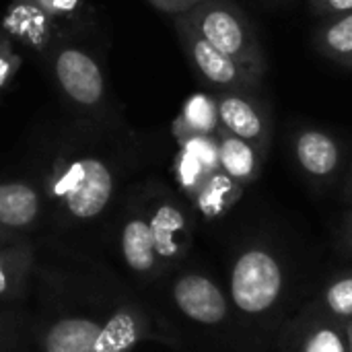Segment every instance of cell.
Returning <instances> with one entry per match:
<instances>
[{
    "mask_svg": "<svg viewBox=\"0 0 352 352\" xmlns=\"http://www.w3.org/2000/svg\"><path fill=\"white\" fill-rule=\"evenodd\" d=\"M285 293V266L278 254L252 243L233 258L229 272V301L243 318H264L276 309Z\"/></svg>",
    "mask_w": 352,
    "mask_h": 352,
    "instance_id": "cell-1",
    "label": "cell"
},
{
    "mask_svg": "<svg viewBox=\"0 0 352 352\" xmlns=\"http://www.w3.org/2000/svg\"><path fill=\"white\" fill-rule=\"evenodd\" d=\"M184 19L214 47L258 74H266L268 60L256 27L233 0H206L184 12Z\"/></svg>",
    "mask_w": 352,
    "mask_h": 352,
    "instance_id": "cell-2",
    "label": "cell"
},
{
    "mask_svg": "<svg viewBox=\"0 0 352 352\" xmlns=\"http://www.w3.org/2000/svg\"><path fill=\"white\" fill-rule=\"evenodd\" d=\"M116 190L111 167L93 155L66 159L54 167L50 196L76 221L97 219L109 204Z\"/></svg>",
    "mask_w": 352,
    "mask_h": 352,
    "instance_id": "cell-3",
    "label": "cell"
},
{
    "mask_svg": "<svg viewBox=\"0 0 352 352\" xmlns=\"http://www.w3.org/2000/svg\"><path fill=\"white\" fill-rule=\"evenodd\" d=\"M173 25L192 68L200 74L202 80L212 85L217 91H258L262 87V74L239 64L237 60L214 47L210 41H206L184 19V14H175Z\"/></svg>",
    "mask_w": 352,
    "mask_h": 352,
    "instance_id": "cell-4",
    "label": "cell"
},
{
    "mask_svg": "<svg viewBox=\"0 0 352 352\" xmlns=\"http://www.w3.org/2000/svg\"><path fill=\"white\" fill-rule=\"evenodd\" d=\"M50 68L62 95L85 111H99L107 101V87L97 58L76 45H58L50 54Z\"/></svg>",
    "mask_w": 352,
    "mask_h": 352,
    "instance_id": "cell-5",
    "label": "cell"
},
{
    "mask_svg": "<svg viewBox=\"0 0 352 352\" xmlns=\"http://www.w3.org/2000/svg\"><path fill=\"white\" fill-rule=\"evenodd\" d=\"M221 128L268 153L272 142V118L256 91H217Z\"/></svg>",
    "mask_w": 352,
    "mask_h": 352,
    "instance_id": "cell-6",
    "label": "cell"
},
{
    "mask_svg": "<svg viewBox=\"0 0 352 352\" xmlns=\"http://www.w3.org/2000/svg\"><path fill=\"white\" fill-rule=\"evenodd\" d=\"M171 297L179 314L200 326L219 328L229 318V295L206 274L186 272L177 276L171 287Z\"/></svg>",
    "mask_w": 352,
    "mask_h": 352,
    "instance_id": "cell-7",
    "label": "cell"
},
{
    "mask_svg": "<svg viewBox=\"0 0 352 352\" xmlns=\"http://www.w3.org/2000/svg\"><path fill=\"white\" fill-rule=\"evenodd\" d=\"M342 144L322 128H301L293 136V157L316 184L330 182L342 167Z\"/></svg>",
    "mask_w": 352,
    "mask_h": 352,
    "instance_id": "cell-8",
    "label": "cell"
},
{
    "mask_svg": "<svg viewBox=\"0 0 352 352\" xmlns=\"http://www.w3.org/2000/svg\"><path fill=\"white\" fill-rule=\"evenodd\" d=\"M146 221L153 231L161 266L173 264L188 254L192 245V225L177 202L169 198L159 200L146 214Z\"/></svg>",
    "mask_w": 352,
    "mask_h": 352,
    "instance_id": "cell-9",
    "label": "cell"
},
{
    "mask_svg": "<svg viewBox=\"0 0 352 352\" xmlns=\"http://www.w3.org/2000/svg\"><path fill=\"white\" fill-rule=\"evenodd\" d=\"M0 29L12 41H21L45 54H52L60 39L58 23L33 0H12Z\"/></svg>",
    "mask_w": 352,
    "mask_h": 352,
    "instance_id": "cell-10",
    "label": "cell"
},
{
    "mask_svg": "<svg viewBox=\"0 0 352 352\" xmlns=\"http://www.w3.org/2000/svg\"><path fill=\"white\" fill-rule=\"evenodd\" d=\"M295 352H352V332L349 322L336 320L318 305L307 320H301Z\"/></svg>",
    "mask_w": 352,
    "mask_h": 352,
    "instance_id": "cell-11",
    "label": "cell"
},
{
    "mask_svg": "<svg viewBox=\"0 0 352 352\" xmlns=\"http://www.w3.org/2000/svg\"><path fill=\"white\" fill-rule=\"evenodd\" d=\"M214 138H217V146H219L221 171H225L229 177H233L243 188L254 184L264 169V161H266L268 153L262 151L260 146L231 134L225 128H219L214 132Z\"/></svg>",
    "mask_w": 352,
    "mask_h": 352,
    "instance_id": "cell-12",
    "label": "cell"
},
{
    "mask_svg": "<svg viewBox=\"0 0 352 352\" xmlns=\"http://www.w3.org/2000/svg\"><path fill=\"white\" fill-rule=\"evenodd\" d=\"M120 248L128 268L142 276H153L161 270V260L157 256L155 239L146 214L130 217L120 235Z\"/></svg>",
    "mask_w": 352,
    "mask_h": 352,
    "instance_id": "cell-13",
    "label": "cell"
},
{
    "mask_svg": "<svg viewBox=\"0 0 352 352\" xmlns=\"http://www.w3.org/2000/svg\"><path fill=\"white\" fill-rule=\"evenodd\" d=\"M101 324L89 318H64L56 322L45 338V352H97Z\"/></svg>",
    "mask_w": 352,
    "mask_h": 352,
    "instance_id": "cell-14",
    "label": "cell"
},
{
    "mask_svg": "<svg viewBox=\"0 0 352 352\" xmlns=\"http://www.w3.org/2000/svg\"><path fill=\"white\" fill-rule=\"evenodd\" d=\"M41 210L39 192L27 182L0 184V225L23 229L35 223Z\"/></svg>",
    "mask_w": 352,
    "mask_h": 352,
    "instance_id": "cell-15",
    "label": "cell"
},
{
    "mask_svg": "<svg viewBox=\"0 0 352 352\" xmlns=\"http://www.w3.org/2000/svg\"><path fill=\"white\" fill-rule=\"evenodd\" d=\"M221 128L219 111L212 95L196 93L192 95L184 107L177 120L173 122V132L177 140L190 138V136H214V132Z\"/></svg>",
    "mask_w": 352,
    "mask_h": 352,
    "instance_id": "cell-16",
    "label": "cell"
},
{
    "mask_svg": "<svg viewBox=\"0 0 352 352\" xmlns=\"http://www.w3.org/2000/svg\"><path fill=\"white\" fill-rule=\"evenodd\" d=\"M314 43L322 56L352 68V12L324 19L314 33Z\"/></svg>",
    "mask_w": 352,
    "mask_h": 352,
    "instance_id": "cell-17",
    "label": "cell"
},
{
    "mask_svg": "<svg viewBox=\"0 0 352 352\" xmlns=\"http://www.w3.org/2000/svg\"><path fill=\"white\" fill-rule=\"evenodd\" d=\"M241 194H243V186H239L225 171L217 169L204 179V184L198 188L194 198L204 214L219 217L225 210H229L241 198Z\"/></svg>",
    "mask_w": 352,
    "mask_h": 352,
    "instance_id": "cell-18",
    "label": "cell"
},
{
    "mask_svg": "<svg viewBox=\"0 0 352 352\" xmlns=\"http://www.w3.org/2000/svg\"><path fill=\"white\" fill-rule=\"evenodd\" d=\"M318 307L326 311L328 316L351 322L352 320V270L334 276L326 291L322 293V299L318 301Z\"/></svg>",
    "mask_w": 352,
    "mask_h": 352,
    "instance_id": "cell-19",
    "label": "cell"
},
{
    "mask_svg": "<svg viewBox=\"0 0 352 352\" xmlns=\"http://www.w3.org/2000/svg\"><path fill=\"white\" fill-rule=\"evenodd\" d=\"M19 66H21V56L14 52L12 39L4 31H0V93L10 85Z\"/></svg>",
    "mask_w": 352,
    "mask_h": 352,
    "instance_id": "cell-20",
    "label": "cell"
},
{
    "mask_svg": "<svg viewBox=\"0 0 352 352\" xmlns=\"http://www.w3.org/2000/svg\"><path fill=\"white\" fill-rule=\"evenodd\" d=\"M33 2L39 4L56 23L78 19L82 8V0H33Z\"/></svg>",
    "mask_w": 352,
    "mask_h": 352,
    "instance_id": "cell-21",
    "label": "cell"
},
{
    "mask_svg": "<svg viewBox=\"0 0 352 352\" xmlns=\"http://www.w3.org/2000/svg\"><path fill=\"white\" fill-rule=\"evenodd\" d=\"M309 6L322 19L352 12V0H309Z\"/></svg>",
    "mask_w": 352,
    "mask_h": 352,
    "instance_id": "cell-22",
    "label": "cell"
},
{
    "mask_svg": "<svg viewBox=\"0 0 352 352\" xmlns=\"http://www.w3.org/2000/svg\"><path fill=\"white\" fill-rule=\"evenodd\" d=\"M155 8L167 12V14H184L188 10H192L194 6L206 2V0H148Z\"/></svg>",
    "mask_w": 352,
    "mask_h": 352,
    "instance_id": "cell-23",
    "label": "cell"
},
{
    "mask_svg": "<svg viewBox=\"0 0 352 352\" xmlns=\"http://www.w3.org/2000/svg\"><path fill=\"white\" fill-rule=\"evenodd\" d=\"M10 264V258L0 254V295H6L14 289V270Z\"/></svg>",
    "mask_w": 352,
    "mask_h": 352,
    "instance_id": "cell-24",
    "label": "cell"
},
{
    "mask_svg": "<svg viewBox=\"0 0 352 352\" xmlns=\"http://www.w3.org/2000/svg\"><path fill=\"white\" fill-rule=\"evenodd\" d=\"M340 254L344 256H352V212L346 217L342 233H340V243H338Z\"/></svg>",
    "mask_w": 352,
    "mask_h": 352,
    "instance_id": "cell-25",
    "label": "cell"
},
{
    "mask_svg": "<svg viewBox=\"0 0 352 352\" xmlns=\"http://www.w3.org/2000/svg\"><path fill=\"white\" fill-rule=\"evenodd\" d=\"M344 198L352 202V171L351 175H349V182H346V186H344Z\"/></svg>",
    "mask_w": 352,
    "mask_h": 352,
    "instance_id": "cell-26",
    "label": "cell"
},
{
    "mask_svg": "<svg viewBox=\"0 0 352 352\" xmlns=\"http://www.w3.org/2000/svg\"><path fill=\"white\" fill-rule=\"evenodd\" d=\"M268 2H287V0H268Z\"/></svg>",
    "mask_w": 352,
    "mask_h": 352,
    "instance_id": "cell-27",
    "label": "cell"
},
{
    "mask_svg": "<svg viewBox=\"0 0 352 352\" xmlns=\"http://www.w3.org/2000/svg\"><path fill=\"white\" fill-rule=\"evenodd\" d=\"M0 31H2V29H0Z\"/></svg>",
    "mask_w": 352,
    "mask_h": 352,
    "instance_id": "cell-28",
    "label": "cell"
}]
</instances>
